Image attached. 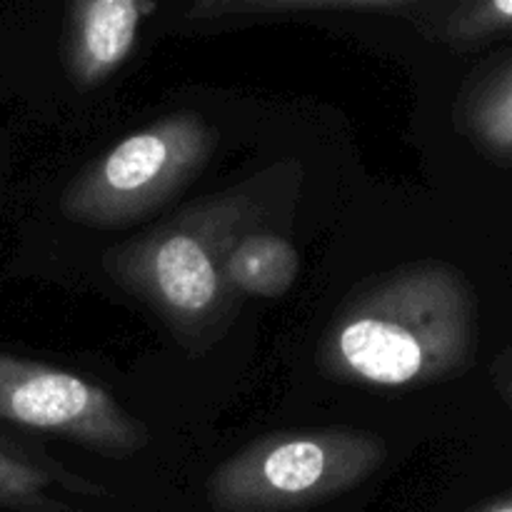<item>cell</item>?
I'll use <instances>...</instances> for the list:
<instances>
[{"mask_svg": "<svg viewBox=\"0 0 512 512\" xmlns=\"http://www.w3.org/2000/svg\"><path fill=\"white\" fill-rule=\"evenodd\" d=\"M385 443L363 430L275 435L248 445L208 480L215 512H293L368 480Z\"/></svg>", "mask_w": 512, "mask_h": 512, "instance_id": "7a4b0ae2", "label": "cell"}, {"mask_svg": "<svg viewBox=\"0 0 512 512\" xmlns=\"http://www.w3.org/2000/svg\"><path fill=\"white\" fill-rule=\"evenodd\" d=\"M50 475L0 445V505L23 512H60L48 498Z\"/></svg>", "mask_w": 512, "mask_h": 512, "instance_id": "9c48e42d", "label": "cell"}, {"mask_svg": "<svg viewBox=\"0 0 512 512\" xmlns=\"http://www.w3.org/2000/svg\"><path fill=\"white\" fill-rule=\"evenodd\" d=\"M468 348L463 283L440 265H413L365 290L338 315L323 360L345 383L408 388L450 375Z\"/></svg>", "mask_w": 512, "mask_h": 512, "instance_id": "6da1fadb", "label": "cell"}, {"mask_svg": "<svg viewBox=\"0 0 512 512\" xmlns=\"http://www.w3.org/2000/svg\"><path fill=\"white\" fill-rule=\"evenodd\" d=\"M153 3L88 0L70 8V70L80 85H98L123 65Z\"/></svg>", "mask_w": 512, "mask_h": 512, "instance_id": "8992f818", "label": "cell"}, {"mask_svg": "<svg viewBox=\"0 0 512 512\" xmlns=\"http://www.w3.org/2000/svg\"><path fill=\"white\" fill-rule=\"evenodd\" d=\"M200 115L175 113L128 135L63 193V213L90 228H123L163 205L200 173L215 148Z\"/></svg>", "mask_w": 512, "mask_h": 512, "instance_id": "3957f363", "label": "cell"}, {"mask_svg": "<svg viewBox=\"0 0 512 512\" xmlns=\"http://www.w3.org/2000/svg\"><path fill=\"white\" fill-rule=\"evenodd\" d=\"M0 420L65 435L105 455H130L148 445V430L103 388L10 355H0Z\"/></svg>", "mask_w": 512, "mask_h": 512, "instance_id": "5b68a950", "label": "cell"}, {"mask_svg": "<svg viewBox=\"0 0 512 512\" xmlns=\"http://www.w3.org/2000/svg\"><path fill=\"white\" fill-rule=\"evenodd\" d=\"M470 125L485 145L512 153V70L475 100Z\"/></svg>", "mask_w": 512, "mask_h": 512, "instance_id": "30bf717a", "label": "cell"}, {"mask_svg": "<svg viewBox=\"0 0 512 512\" xmlns=\"http://www.w3.org/2000/svg\"><path fill=\"white\" fill-rule=\"evenodd\" d=\"M488 512H512V503H508V505H495V508H490Z\"/></svg>", "mask_w": 512, "mask_h": 512, "instance_id": "7c38bea8", "label": "cell"}, {"mask_svg": "<svg viewBox=\"0 0 512 512\" xmlns=\"http://www.w3.org/2000/svg\"><path fill=\"white\" fill-rule=\"evenodd\" d=\"M230 223V213L218 215L215 208L193 213L120 255V275L180 328L210 323L228 288L223 263Z\"/></svg>", "mask_w": 512, "mask_h": 512, "instance_id": "277c9868", "label": "cell"}, {"mask_svg": "<svg viewBox=\"0 0 512 512\" xmlns=\"http://www.w3.org/2000/svg\"><path fill=\"white\" fill-rule=\"evenodd\" d=\"M408 8L405 0H238V3H200L190 8L188 18L215 20L235 13H298V10H345V13H398Z\"/></svg>", "mask_w": 512, "mask_h": 512, "instance_id": "ba28073f", "label": "cell"}, {"mask_svg": "<svg viewBox=\"0 0 512 512\" xmlns=\"http://www.w3.org/2000/svg\"><path fill=\"white\" fill-rule=\"evenodd\" d=\"M300 258L293 245L273 233L245 235L228 253L223 278L230 290L258 298H280L298 278Z\"/></svg>", "mask_w": 512, "mask_h": 512, "instance_id": "52a82bcc", "label": "cell"}, {"mask_svg": "<svg viewBox=\"0 0 512 512\" xmlns=\"http://www.w3.org/2000/svg\"><path fill=\"white\" fill-rule=\"evenodd\" d=\"M512 25V0H493V3L475 5L463 18L458 20V35H480L498 28H510Z\"/></svg>", "mask_w": 512, "mask_h": 512, "instance_id": "8fae6325", "label": "cell"}]
</instances>
